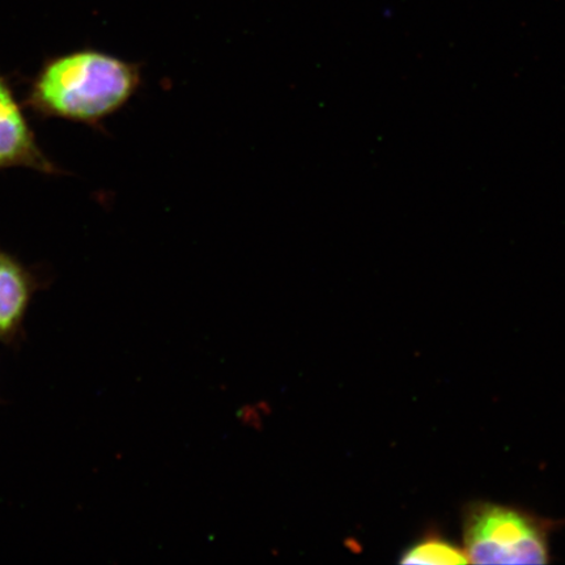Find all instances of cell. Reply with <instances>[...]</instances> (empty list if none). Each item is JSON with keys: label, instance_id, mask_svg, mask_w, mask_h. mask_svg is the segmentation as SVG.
<instances>
[{"label": "cell", "instance_id": "obj_3", "mask_svg": "<svg viewBox=\"0 0 565 565\" xmlns=\"http://www.w3.org/2000/svg\"><path fill=\"white\" fill-rule=\"evenodd\" d=\"M11 168L32 169L49 175L63 173L41 150L15 92L0 74V171Z\"/></svg>", "mask_w": 565, "mask_h": 565}, {"label": "cell", "instance_id": "obj_5", "mask_svg": "<svg viewBox=\"0 0 565 565\" xmlns=\"http://www.w3.org/2000/svg\"><path fill=\"white\" fill-rule=\"evenodd\" d=\"M401 564L450 565L469 564L468 554L457 543L445 539L437 530L429 529L420 540L407 547L399 557Z\"/></svg>", "mask_w": 565, "mask_h": 565}, {"label": "cell", "instance_id": "obj_6", "mask_svg": "<svg viewBox=\"0 0 565 565\" xmlns=\"http://www.w3.org/2000/svg\"><path fill=\"white\" fill-rule=\"evenodd\" d=\"M237 418L245 427L260 430L264 428L263 413L259 412L256 405H246L238 409Z\"/></svg>", "mask_w": 565, "mask_h": 565}, {"label": "cell", "instance_id": "obj_4", "mask_svg": "<svg viewBox=\"0 0 565 565\" xmlns=\"http://www.w3.org/2000/svg\"><path fill=\"white\" fill-rule=\"evenodd\" d=\"M41 282L31 267L0 249V344L13 348L23 341L28 310Z\"/></svg>", "mask_w": 565, "mask_h": 565}, {"label": "cell", "instance_id": "obj_1", "mask_svg": "<svg viewBox=\"0 0 565 565\" xmlns=\"http://www.w3.org/2000/svg\"><path fill=\"white\" fill-rule=\"evenodd\" d=\"M143 84L139 63L96 49H82L44 62L25 104L42 118L100 129L137 96Z\"/></svg>", "mask_w": 565, "mask_h": 565}, {"label": "cell", "instance_id": "obj_2", "mask_svg": "<svg viewBox=\"0 0 565 565\" xmlns=\"http://www.w3.org/2000/svg\"><path fill=\"white\" fill-rule=\"evenodd\" d=\"M557 525L519 507L471 501L462 508L463 548L475 564H548Z\"/></svg>", "mask_w": 565, "mask_h": 565}, {"label": "cell", "instance_id": "obj_7", "mask_svg": "<svg viewBox=\"0 0 565 565\" xmlns=\"http://www.w3.org/2000/svg\"><path fill=\"white\" fill-rule=\"evenodd\" d=\"M256 406L264 416L271 415L273 413V407L270 404H268L267 401H259L257 402Z\"/></svg>", "mask_w": 565, "mask_h": 565}]
</instances>
